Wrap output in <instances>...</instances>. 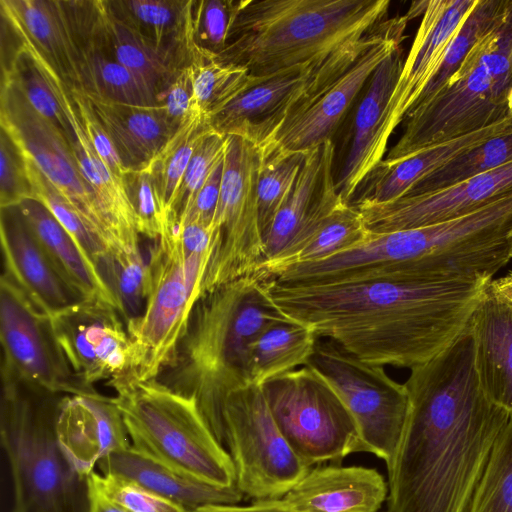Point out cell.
<instances>
[{
    "label": "cell",
    "mask_w": 512,
    "mask_h": 512,
    "mask_svg": "<svg viewBox=\"0 0 512 512\" xmlns=\"http://www.w3.org/2000/svg\"><path fill=\"white\" fill-rule=\"evenodd\" d=\"M404 383L410 411L388 471V512H468L511 414L479 382L468 324Z\"/></svg>",
    "instance_id": "cell-1"
},
{
    "label": "cell",
    "mask_w": 512,
    "mask_h": 512,
    "mask_svg": "<svg viewBox=\"0 0 512 512\" xmlns=\"http://www.w3.org/2000/svg\"><path fill=\"white\" fill-rule=\"evenodd\" d=\"M488 282L374 278L286 285L270 278L269 290L289 318L318 338L371 364L412 369L456 340Z\"/></svg>",
    "instance_id": "cell-2"
},
{
    "label": "cell",
    "mask_w": 512,
    "mask_h": 512,
    "mask_svg": "<svg viewBox=\"0 0 512 512\" xmlns=\"http://www.w3.org/2000/svg\"><path fill=\"white\" fill-rule=\"evenodd\" d=\"M270 278L246 275L204 293L194 305L172 358L156 378L194 398L225 447L222 408L233 390L251 384L249 347L267 326L289 318L274 302Z\"/></svg>",
    "instance_id": "cell-3"
},
{
    "label": "cell",
    "mask_w": 512,
    "mask_h": 512,
    "mask_svg": "<svg viewBox=\"0 0 512 512\" xmlns=\"http://www.w3.org/2000/svg\"><path fill=\"white\" fill-rule=\"evenodd\" d=\"M389 5V0H241L226 46L214 58L247 69L255 85L362 38L386 19Z\"/></svg>",
    "instance_id": "cell-4"
},
{
    "label": "cell",
    "mask_w": 512,
    "mask_h": 512,
    "mask_svg": "<svg viewBox=\"0 0 512 512\" xmlns=\"http://www.w3.org/2000/svg\"><path fill=\"white\" fill-rule=\"evenodd\" d=\"M512 115V0L458 69L407 115L405 129L380 162L390 166L430 146Z\"/></svg>",
    "instance_id": "cell-5"
},
{
    "label": "cell",
    "mask_w": 512,
    "mask_h": 512,
    "mask_svg": "<svg viewBox=\"0 0 512 512\" xmlns=\"http://www.w3.org/2000/svg\"><path fill=\"white\" fill-rule=\"evenodd\" d=\"M1 444L13 487L11 512H89L88 478L58 442L61 397L2 379Z\"/></svg>",
    "instance_id": "cell-6"
},
{
    "label": "cell",
    "mask_w": 512,
    "mask_h": 512,
    "mask_svg": "<svg viewBox=\"0 0 512 512\" xmlns=\"http://www.w3.org/2000/svg\"><path fill=\"white\" fill-rule=\"evenodd\" d=\"M215 232L197 223L177 225L167 219L148 260L150 290L142 316L127 326L134 346L132 377L156 379L184 333L202 296Z\"/></svg>",
    "instance_id": "cell-7"
},
{
    "label": "cell",
    "mask_w": 512,
    "mask_h": 512,
    "mask_svg": "<svg viewBox=\"0 0 512 512\" xmlns=\"http://www.w3.org/2000/svg\"><path fill=\"white\" fill-rule=\"evenodd\" d=\"M111 387L135 449L199 481L219 487L236 485L231 456L194 398L157 379L126 378Z\"/></svg>",
    "instance_id": "cell-8"
},
{
    "label": "cell",
    "mask_w": 512,
    "mask_h": 512,
    "mask_svg": "<svg viewBox=\"0 0 512 512\" xmlns=\"http://www.w3.org/2000/svg\"><path fill=\"white\" fill-rule=\"evenodd\" d=\"M307 365L337 393L351 414L362 452L391 466L410 411L405 384L398 383L384 366L351 354L336 342L318 340Z\"/></svg>",
    "instance_id": "cell-9"
},
{
    "label": "cell",
    "mask_w": 512,
    "mask_h": 512,
    "mask_svg": "<svg viewBox=\"0 0 512 512\" xmlns=\"http://www.w3.org/2000/svg\"><path fill=\"white\" fill-rule=\"evenodd\" d=\"M261 387L278 428L306 465L362 452L348 409L309 365L275 376Z\"/></svg>",
    "instance_id": "cell-10"
},
{
    "label": "cell",
    "mask_w": 512,
    "mask_h": 512,
    "mask_svg": "<svg viewBox=\"0 0 512 512\" xmlns=\"http://www.w3.org/2000/svg\"><path fill=\"white\" fill-rule=\"evenodd\" d=\"M259 148L236 135L226 136L223 173L213 221L214 247L202 295L237 278L257 273L266 261L259 222Z\"/></svg>",
    "instance_id": "cell-11"
},
{
    "label": "cell",
    "mask_w": 512,
    "mask_h": 512,
    "mask_svg": "<svg viewBox=\"0 0 512 512\" xmlns=\"http://www.w3.org/2000/svg\"><path fill=\"white\" fill-rule=\"evenodd\" d=\"M222 417L225 446L243 495L282 498L308 472L278 428L261 386L246 384L231 391Z\"/></svg>",
    "instance_id": "cell-12"
},
{
    "label": "cell",
    "mask_w": 512,
    "mask_h": 512,
    "mask_svg": "<svg viewBox=\"0 0 512 512\" xmlns=\"http://www.w3.org/2000/svg\"><path fill=\"white\" fill-rule=\"evenodd\" d=\"M2 379L53 395L90 393L75 378L50 317L4 274L0 281Z\"/></svg>",
    "instance_id": "cell-13"
},
{
    "label": "cell",
    "mask_w": 512,
    "mask_h": 512,
    "mask_svg": "<svg viewBox=\"0 0 512 512\" xmlns=\"http://www.w3.org/2000/svg\"><path fill=\"white\" fill-rule=\"evenodd\" d=\"M0 123L21 152L73 205L84 222L114 253L108 224L84 179L69 138L41 116L9 81L1 80Z\"/></svg>",
    "instance_id": "cell-14"
},
{
    "label": "cell",
    "mask_w": 512,
    "mask_h": 512,
    "mask_svg": "<svg viewBox=\"0 0 512 512\" xmlns=\"http://www.w3.org/2000/svg\"><path fill=\"white\" fill-rule=\"evenodd\" d=\"M49 317L66 361L85 389L132 378L134 346L117 308L83 300Z\"/></svg>",
    "instance_id": "cell-15"
},
{
    "label": "cell",
    "mask_w": 512,
    "mask_h": 512,
    "mask_svg": "<svg viewBox=\"0 0 512 512\" xmlns=\"http://www.w3.org/2000/svg\"><path fill=\"white\" fill-rule=\"evenodd\" d=\"M410 20L407 13L397 16L395 25L383 39L368 48L318 97L291 116L259 149L262 158L274 154L305 153L332 139V135L376 68L401 47Z\"/></svg>",
    "instance_id": "cell-16"
},
{
    "label": "cell",
    "mask_w": 512,
    "mask_h": 512,
    "mask_svg": "<svg viewBox=\"0 0 512 512\" xmlns=\"http://www.w3.org/2000/svg\"><path fill=\"white\" fill-rule=\"evenodd\" d=\"M477 0L427 1L420 25L382 115L373 146L372 170L384 159L393 131L406 119L440 69L449 43Z\"/></svg>",
    "instance_id": "cell-17"
},
{
    "label": "cell",
    "mask_w": 512,
    "mask_h": 512,
    "mask_svg": "<svg viewBox=\"0 0 512 512\" xmlns=\"http://www.w3.org/2000/svg\"><path fill=\"white\" fill-rule=\"evenodd\" d=\"M331 54L250 87L210 117L211 128L223 136L236 135L262 148L298 109Z\"/></svg>",
    "instance_id": "cell-18"
},
{
    "label": "cell",
    "mask_w": 512,
    "mask_h": 512,
    "mask_svg": "<svg viewBox=\"0 0 512 512\" xmlns=\"http://www.w3.org/2000/svg\"><path fill=\"white\" fill-rule=\"evenodd\" d=\"M512 189V160L433 192L405 195L386 203L362 202L368 231L384 233L432 225L465 214Z\"/></svg>",
    "instance_id": "cell-19"
},
{
    "label": "cell",
    "mask_w": 512,
    "mask_h": 512,
    "mask_svg": "<svg viewBox=\"0 0 512 512\" xmlns=\"http://www.w3.org/2000/svg\"><path fill=\"white\" fill-rule=\"evenodd\" d=\"M335 152L323 151V170L313 212L287 248L257 271L267 278L302 263L326 259L362 242L368 230L360 212L337 192L333 175Z\"/></svg>",
    "instance_id": "cell-20"
},
{
    "label": "cell",
    "mask_w": 512,
    "mask_h": 512,
    "mask_svg": "<svg viewBox=\"0 0 512 512\" xmlns=\"http://www.w3.org/2000/svg\"><path fill=\"white\" fill-rule=\"evenodd\" d=\"M42 68L67 117L70 127L69 141L81 173L108 224L114 253L140 252L141 235L137 230L123 178L109 169L89 141L80 122L70 87L51 65L44 64Z\"/></svg>",
    "instance_id": "cell-21"
},
{
    "label": "cell",
    "mask_w": 512,
    "mask_h": 512,
    "mask_svg": "<svg viewBox=\"0 0 512 512\" xmlns=\"http://www.w3.org/2000/svg\"><path fill=\"white\" fill-rule=\"evenodd\" d=\"M56 434L64 455L84 478L103 458L131 444L113 398L97 391L61 397Z\"/></svg>",
    "instance_id": "cell-22"
},
{
    "label": "cell",
    "mask_w": 512,
    "mask_h": 512,
    "mask_svg": "<svg viewBox=\"0 0 512 512\" xmlns=\"http://www.w3.org/2000/svg\"><path fill=\"white\" fill-rule=\"evenodd\" d=\"M1 247L3 274L48 316L85 300L59 275L17 206L1 208Z\"/></svg>",
    "instance_id": "cell-23"
},
{
    "label": "cell",
    "mask_w": 512,
    "mask_h": 512,
    "mask_svg": "<svg viewBox=\"0 0 512 512\" xmlns=\"http://www.w3.org/2000/svg\"><path fill=\"white\" fill-rule=\"evenodd\" d=\"M492 280L484 286L468 326L482 389L512 415V301Z\"/></svg>",
    "instance_id": "cell-24"
},
{
    "label": "cell",
    "mask_w": 512,
    "mask_h": 512,
    "mask_svg": "<svg viewBox=\"0 0 512 512\" xmlns=\"http://www.w3.org/2000/svg\"><path fill=\"white\" fill-rule=\"evenodd\" d=\"M387 496L376 469L323 466L309 469L282 500L291 512H377Z\"/></svg>",
    "instance_id": "cell-25"
},
{
    "label": "cell",
    "mask_w": 512,
    "mask_h": 512,
    "mask_svg": "<svg viewBox=\"0 0 512 512\" xmlns=\"http://www.w3.org/2000/svg\"><path fill=\"white\" fill-rule=\"evenodd\" d=\"M511 126L512 115L485 128L430 146L393 165L379 163L362 182L350 205L399 199L430 174Z\"/></svg>",
    "instance_id": "cell-26"
},
{
    "label": "cell",
    "mask_w": 512,
    "mask_h": 512,
    "mask_svg": "<svg viewBox=\"0 0 512 512\" xmlns=\"http://www.w3.org/2000/svg\"><path fill=\"white\" fill-rule=\"evenodd\" d=\"M82 92L126 172L146 168L176 131L160 103L131 105Z\"/></svg>",
    "instance_id": "cell-27"
},
{
    "label": "cell",
    "mask_w": 512,
    "mask_h": 512,
    "mask_svg": "<svg viewBox=\"0 0 512 512\" xmlns=\"http://www.w3.org/2000/svg\"><path fill=\"white\" fill-rule=\"evenodd\" d=\"M100 474L119 476L169 499L190 512L216 504H237L243 493L236 485L219 487L199 481L162 464L131 444L97 464Z\"/></svg>",
    "instance_id": "cell-28"
},
{
    "label": "cell",
    "mask_w": 512,
    "mask_h": 512,
    "mask_svg": "<svg viewBox=\"0 0 512 512\" xmlns=\"http://www.w3.org/2000/svg\"><path fill=\"white\" fill-rule=\"evenodd\" d=\"M2 18L51 63L67 85L81 86L82 60L61 1L0 0Z\"/></svg>",
    "instance_id": "cell-29"
},
{
    "label": "cell",
    "mask_w": 512,
    "mask_h": 512,
    "mask_svg": "<svg viewBox=\"0 0 512 512\" xmlns=\"http://www.w3.org/2000/svg\"><path fill=\"white\" fill-rule=\"evenodd\" d=\"M403 63L399 47L376 68L357 106L351 145L335 180L337 192L349 205L362 182L372 171L371 157L380 121Z\"/></svg>",
    "instance_id": "cell-30"
},
{
    "label": "cell",
    "mask_w": 512,
    "mask_h": 512,
    "mask_svg": "<svg viewBox=\"0 0 512 512\" xmlns=\"http://www.w3.org/2000/svg\"><path fill=\"white\" fill-rule=\"evenodd\" d=\"M17 207L63 280L83 299L100 300L117 308L112 292L95 265L85 257L54 215L36 199H26Z\"/></svg>",
    "instance_id": "cell-31"
},
{
    "label": "cell",
    "mask_w": 512,
    "mask_h": 512,
    "mask_svg": "<svg viewBox=\"0 0 512 512\" xmlns=\"http://www.w3.org/2000/svg\"><path fill=\"white\" fill-rule=\"evenodd\" d=\"M318 339L310 327L293 319L267 326L249 347L250 383L261 386L275 376L307 365Z\"/></svg>",
    "instance_id": "cell-32"
},
{
    "label": "cell",
    "mask_w": 512,
    "mask_h": 512,
    "mask_svg": "<svg viewBox=\"0 0 512 512\" xmlns=\"http://www.w3.org/2000/svg\"><path fill=\"white\" fill-rule=\"evenodd\" d=\"M108 26L113 58L132 72L160 101L176 74L181 60L118 18L108 7Z\"/></svg>",
    "instance_id": "cell-33"
},
{
    "label": "cell",
    "mask_w": 512,
    "mask_h": 512,
    "mask_svg": "<svg viewBox=\"0 0 512 512\" xmlns=\"http://www.w3.org/2000/svg\"><path fill=\"white\" fill-rule=\"evenodd\" d=\"M322 170V147L318 146L306 152L294 187L264 239L265 262L280 255L311 216L319 194Z\"/></svg>",
    "instance_id": "cell-34"
},
{
    "label": "cell",
    "mask_w": 512,
    "mask_h": 512,
    "mask_svg": "<svg viewBox=\"0 0 512 512\" xmlns=\"http://www.w3.org/2000/svg\"><path fill=\"white\" fill-rule=\"evenodd\" d=\"M211 129L207 117L191 110L147 166L167 216L195 150Z\"/></svg>",
    "instance_id": "cell-35"
},
{
    "label": "cell",
    "mask_w": 512,
    "mask_h": 512,
    "mask_svg": "<svg viewBox=\"0 0 512 512\" xmlns=\"http://www.w3.org/2000/svg\"><path fill=\"white\" fill-rule=\"evenodd\" d=\"M112 292L126 327L143 314L150 290V268L141 251L108 253L97 266Z\"/></svg>",
    "instance_id": "cell-36"
},
{
    "label": "cell",
    "mask_w": 512,
    "mask_h": 512,
    "mask_svg": "<svg viewBox=\"0 0 512 512\" xmlns=\"http://www.w3.org/2000/svg\"><path fill=\"white\" fill-rule=\"evenodd\" d=\"M79 89L119 103L159 104L158 98L132 72L103 52L82 55Z\"/></svg>",
    "instance_id": "cell-37"
},
{
    "label": "cell",
    "mask_w": 512,
    "mask_h": 512,
    "mask_svg": "<svg viewBox=\"0 0 512 512\" xmlns=\"http://www.w3.org/2000/svg\"><path fill=\"white\" fill-rule=\"evenodd\" d=\"M214 56L190 64L193 74L191 110L208 119L253 86L247 69L218 62Z\"/></svg>",
    "instance_id": "cell-38"
},
{
    "label": "cell",
    "mask_w": 512,
    "mask_h": 512,
    "mask_svg": "<svg viewBox=\"0 0 512 512\" xmlns=\"http://www.w3.org/2000/svg\"><path fill=\"white\" fill-rule=\"evenodd\" d=\"M512 160V126L460 155L415 185L406 195L433 192Z\"/></svg>",
    "instance_id": "cell-39"
},
{
    "label": "cell",
    "mask_w": 512,
    "mask_h": 512,
    "mask_svg": "<svg viewBox=\"0 0 512 512\" xmlns=\"http://www.w3.org/2000/svg\"><path fill=\"white\" fill-rule=\"evenodd\" d=\"M24 157L34 199L41 202L54 215L73 238L85 257L97 268L102 258L111 252L88 227L73 205L54 187L31 160L25 155Z\"/></svg>",
    "instance_id": "cell-40"
},
{
    "label": "cell",
    "mask_w": 512,
    "mask_h": 512,
    "mask_svg": "<svg viewBox=\"0 0 512 512\" xmlns=\"http://www.w3.org/2000/svg\"><path fill=\"white\" fill-rule=\"evenodd\" d=\"M468 512H512V416L495 443Z\"/></svg>",
    "instance_id": "cell-41"
},
{
    "label": "cell",
    "mask_w": 512,
    "mask_h": 512,
    "mask_svg": "<svg viewBox=\"0 0 512 512\" xmlns=\"http://www.w3.org/2000/svg\"><path fill=\"white\" fill-rule=\"evenodd\" d=\"M305 155L306 152H294L262 158L257 194L259 222L264 239L294 187Z\"/></svg>",
    "instance_id": "cell-42"
},
{
    "label": "cell",
    "mask_w": 512,
    "mask_h": 512,
    "mask_svg": "<svg viewBox=\"0 0 512 512\" xmlns=\"http://www.w3.org/2000/svg\"><path fill=\"white\" fill-rule=\"evenodd\" d=\"M226 136L211 129L195 150L174 196L168 218L178 223L191 206L196 194L224 157Z\"/></svg>",
    "instance_id": "cell-43"
},
{
    "label": "cell",
    "mask_w": 512,
    "mask_h": 512,
    "mask_svg": "<svg viewBox=\"0 0 512 512\" xmlns=\"http://www.w3.org/2000/svg\"><path fill=\"white\" fill-rule=\"evenodd\" d=\"M123 183L139 234L156 240L165 228L167 215L149 169L128 171Z\"/></svg>",
    "instance_id": "cell-44"
},
{
    "label": "cell",
    "mask_w": 512,
    "mask_h": 512,
    "mask_svg": "<svg viewBox=\"0 0 512 512\" xmlns=\"http://www.w3.org/2000/svg\"><path fill=\"white\" fill-rule=\"evenodd\" d=\"M89 481L128 512H190L131 480L94 471Z\"/></svg>",
    "instance_id": "cell-45"
},
{
    "label": "cell",
    "mask_w": 512,
    "mask_h": 512,
    "mask_svg": "<svg viewBox=\"0 0 512 512\" xmlns=\"http://www.w3.org/2000/svg\"><path fill=\"white\" fill-rule=\"evenodd\" d=\"M0 139V206L16 207L26 199H34L26 159L2 128Z\"/></svg>",
    "instance_id": "cell-46"
},
{
    "label": "cell",
    "mask_w": 512,
    "mask_h": 512,
    "mask_svg": "<svg viewBox=\"0 0 512 512\" xmlns=\"http://www.w3.org/2000/svg\"><path fill=\"white\" fill-rule=\"evenodd\" d=\"M238 1H196L197 44L217 55L226 46L228 32Z\"/></svg>",
    "instance_id": "cell-47"
},
{
    "label": "cell",
    "mask_w": 512,
    "mask_h": 512,
    "mask_svg": "<svg viewBox=\"0 0 512 512\" xmlns=\"http://www.w3.org/2000/svg\"><path fill=\"white\" fill-rule=\"evenodd\" d=\"M83 130L99 157L118 177L127 173L113 146L112 141L95 115L84 93L79 89L70 88Z\"/></svg>",
    "instance_id": "cell-48"
},
{
    "label": "cell",
    "mask_w": 512,
    "mask_h": 512,
    "mask_svg": "<svg viewBox=\"0 0 512 512\" xmlns=\"http://www.w3.org/2000/svg\"><path fill=\"white\" fill-rule=\"evenodd\" d=\"M223 161L224 157L214 167L178 224L197 223L207 227L213 226L220 194Z\"/></svg>",
    "instance_id": "cell-49"
},
{
    "label": "cell",
    "mask_w": 512,
    "mask_h": 512,
    "mask_svg": "<svg viewBox=\"0 0 512 512\" xmlns=\"http://www.w3.org/2000/svg\"><path fill=\"white\" fill-rule=\"evenodd\" d=\"M193 98V74L190 66L181 69L160 97L171 126L177 130L189 115Z\"/></svg>",
    "instance_id": "cell-50"
},
{
    "label": "cell",
    "mask_w": 512,
    "mask_h": 512,
    "mask_svg": "<svg viewBox=\"0 0 512 512\" xmlns=\"http://www.w3.org/2000/svg\"><path fill=\"white\" fill-rule=\"evenodd\" d=\"M191 512H291L282 498L256 500L251 505L216 504L200 507Z\"/></svg>",
    "instance_id": "cell-51"
},
{
    "label": "cell",
    "mask_w": 512,
    "mask_h": 512,
    "mask_svg": "<svg viewBox=\"0 0 512 512\" xmlns=\"http://www.w3.org/2000/svg\"><path fill=\"white\" fill-rule=\"evenodd\" d=\"M89 483V512H128L126 509L109 499L88 479Z\"/></svg>",
    "instance_id": "cell-52"
},
{
    "label": "cell",
    "mask_w": 512,
    "mask_h": 512,
    "mask_svg": "<svg viewBox=\"0 0 512 512\" xmlns=\"http://www.w3.org/2000/svg\"><path fill=\"white\" fill-rule=\"evenodd\" d=\"M492 282L500 292H502L512 301V286L506 285L500 282L498 279H493Z\"/></svg>",
    "instance_id": "cell-53"
},
{
    "label": "cell",
    "mask_w": 512,
    "mask_h": 512,
    "mask_svg": "<svg viewBox=\"0 0 512 512\" xmlns=\"http://www.w3.org/2000/svg\"><path fill=\"white\" fill-rule=\"evenodd\" d=\"M498 280L506 285L512 286V272L508 273L507 275L498 278Z\"/></svg>",
    "instance_id": "cell-54"
}]
</instances>
